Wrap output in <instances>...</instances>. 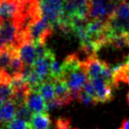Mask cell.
<instances>
[{
	"instance_id": "9a60e30c",
	"label": "cell",
	"mask_w": 129,
	"mask_h": 129,
	"mask_svg": "<svg viewBox=\"0 0 129 129\" xmlns=\"http://www.w3.org/2000/svg\"><path fill=\"white\" fill-rule=\"evenodd\" d=\"M12 95H13V89L11 86V81L5 77L0 81V100L3 103L10 101Z\"/></svg>"
},
{
	"instance_id": "8fae6325",
	"label": "cell",
	"mask_w": 129,
	"mask_h": 129,
	"mask_svg": "<svg viewBox=\"0 0 129 129\" xmlns=\"http://www.w3.org/2000/svg\"><path fill=\"white\" fill-rule=\"evenodd\" d=\"M50 124L51 120L47 112L33 114L29 123L32 129H48L50 127Z\"/></svg>"
},
{
	"instance_id": "cb8c5ba5",
	"label": "cell",
	"mask_w": 129,
	"mask_h": 129,
	"mask_svg": "<svg viewBox=\"0 0 129 129\" xmlns=\"http://www.w3.org/2000/svg\"><path fill=\"white\" fill-rule=\"evenodd\" d=\"M127 1H128V2H129V0H127Z\"/></svg>"
},
{
	"instance_id": "d6986e66",
	"label": "cell",
	"mask_w": 129,
	"mask_h": 129,
	"mask_svg": "<svg viewBox=\"0 0 129 129\" xmlns=\"http://www.w3.org/2000/svg\"><path fill=\"white\" fill-rule=\"evenodd\" d=\"M8 126H9V129H28L29 123L15 118L8 124Z\"/></svg>"
},
{
	"instance_id": "603a6c76",
	"label": "cell",
	"mask_w": 129,
	"mask_h": 129,
	"mask_svg": "<svg viewBox=\"0 0 129 129\" xmlns=\"http://www.w3.org/2000/svg\"><path fill=\"white\" fill-rule=\"evenodd\" d=\"M2 104H3V102L0 100V108H1V106H2Z\"/></svg>"
},
{
	"instance_id": "7402d4cb",
	"label": "cell",
	"mask_w": 129,
	"mask_h": 129,
	"mask_svg": "<svg viewBox=\"0 0 129 129\" xmlns=\"http://www.w3.org/2000/svg\"><path fill=\"white\" fill-rule=\"evenodd\" d=\"M127 103H128V105H129V92H128V94H127Z\"/></svg>"
},
{
	"instance_id": "9c48e42d",
	"label": "cell",
	"mask_w": 129,
	"mask_h": 129,
	"mask_svg": "<svg viewBox=\"0 0 129 129\" xmlns=\"http://www.w3.org/2000/svg\"><path fill=\"white\" fill-rule=\"evenodd\" d=\"M25 105L34 114L46 112V103L38 91H35L32 89L30 90V92L26 98Z\"/></svg>"
},
{
	"instance_id": "44dd1931",
	"label": "cell",
	"mask_w": 129,
	"mask_h": 129,
	"mask_svg": "<svg viewBox=\"0 0 129 129\" xmlns=\"http://www.w3.org/2000/svg\"><path fill=\"white\" fill-rule=\"evenodd\" d=\"M0 129H9V126L7 123H2L0 122Z\"/></svg>"
},
{
	"instance_id": "52a82bcc",
	"label": "cell",
	"mask_w": 129,
	"mask_h": 129,
	"mask_svg": "<svg viewBox=\"0 0 129 129\" xmlns=\"http://www.w3.org/2000/svg\"><path fill=\"white\" fill-rule=\"evenodd\" d=\"M20 0H0V23L15 20L20 10Z\"/></svg>"
},
{
	"instance_id": "3957f363",
	"label": "cell",
	"mask_w": 129,
	"mask_h": 129,
	"mask_svg": "<svg viewBox=\"0 0 129 129\" xmlns=\"http://www.w3.org/2000/svg\"><path fill=\"white\" fill-rule=\"evenodd\" d=\"M22 42L18 35V29L13 20L0 23V48L13 47L19 49Z\"/></svg>"
},
{
	"instance_id": "8992f818",
	"label": "cell",
	"mask_w": 129,
	"mask_h": 129,
	"mask_svg": "<svg viewBox=\"0 0 129 129\" xmlns=\"http://www.w3.org/2000/svg\"><path fill=\"white\" fill-rule=\"evenodd\" d=\"M54 99L57 102L59 108L70 105L75 99V96L71 93L66 83L60 79H53Z\"/></svg>"
},
{
	"instance_id": "7a4b0ae2",
	"label": "cell",
	"mask_w": 129,
	"mask_h": 129,
	"mask_svg": "<svg viewBox=\"0 0 129 129\" xmlns=\"http://www.w3.org/2000/svg\"><path fill=\"white\" fill-rule=\"evenodd\" d=\"M42 18L52 27H57L63 12V0H40Z\"/></svg>"
},
{
	"instance_id": "ac0fdd59",
	"label": "cell",
	"mask_w": 129,
	"mask_h": 129,
	"mask_svg": "<svg viewBox=\"0 0 129 129\" xmlns=\"http://www.w3.org/2000/svg\"><path fill=\"white\" fill-rule=\"evenodd\" d=\"M61 75V64L54 58L50 62V77L52 79H59Z\"/></svg>"
},
{
	"instance_id": "e0dca14e",
	"label": "cell",
	"mask_w": 129,
	"mask_h": 129,
	"mask_svg": "<svg viewBox=\"0 0 129 129\" xmlns=\"http://www.w3.org/2000/svg\"><path fill=\"white\" fill-rule=\"evenodd\" d=\"M77 100H78L80 103H82L83 105H85V106H94V105L97 104V102H96L91 96H89L88 94H86L83 90H81L80 93L78 94Z\"/></svg>"
},
{
	"instance_id": "277c9868",
	"label": "cell",
	"mask_w": 129,
	"mask_h": 129,
	"mask_svg": "<svg viewBox=\"0 0 129 129\" xmlns=\"http://www.w3.org/2000/svg\"><path fill=\"white\" fill-rule=\"evenodd\" d=\"M53 32V27L43 18L32 24L29 28V38L33 43H43L47 41Z\"/></svg>"
},
{
	"instance_id": "7c38bea8",
	"label": "cell",
	"mask_w": 129,
	"mask_h": 129,
	"mask_svg": "<svg viewBox=\"0 0 129 129\" xmlns=\"http://www.w3.org/2000/svg\"><path fill=\"white\" fill-rule=\"evenodd\" d=\"M16 107L17 106L12 101H7L3 103L0 108V122L9 124L14 119Z\"/></svg>"
},
{
	"instance_id": "2e32d148",
	"label": "cell",
	"mask_w": 129,
	"mask_h": 129,
	"mask_svg": "<svg viewBox=\"0 0 129 129\" xmlns=\"http://www.w3.org/2000/svg\"><path fill=\"white\" fill-rule=\"evenodd\" d=\"M15 117L17 119H20V120H23L27 123H30V120L32 118V112L29 110V108L25 104H23V105L16 107Z\"/></svg>"
},
{
	"instance_id": "5b68a950",
	"label": "cell",
	"mask_w": 129,
	"mask_h": 129,
	"mask_svg": "<svg viewBox=\"0 0 129 129\" xmlns=\"http://www.w3.org/2000/svg\"><path fill=\"white\" fill-rule=\"evenodd\" d=\"M96 93L97 103H107L113 99L114 86L102 78H95L90 80Z\"/></svg>"
},
{
	"instance_id": "4fadbf2b",
	"label": "cell",
	"mask_w": 129,
	"mask_h": 129,
	"mask_svg": "<svg viewBox=\"0 0 129 129\" xmlns=\"http://www.w3.org/2000/svg\"><path fill=\"white\" fill-rule=\"evenodd\" d=\"M38 92L44 99L45 103H48L52 100H54V90H53V79L49 78L41 82Z\"/></svg>"
},
{
	"instance_id": "30bf717a",
	"label": "cell",
	"mask_w": 129,
	"mask_h": 129,
	"mask_svg": "<svg viewBox=\"0 0 129 129\" xmlns=\"http://www.w3.org/2000/svg\"><path fill=\"white\" fill-rule=\"evenodd\" d=\"M18 54L24 66H33L37 59L35 45L32 41H25L18 49Z\"/></svg>"
},
{
	"instance_id": "6da1fadb",
	"label": "cell",
	"mask_w": 129,
	"mask_h": 129,
	"mask_svg": "<svg viewBox=\"0 0 129 129\" xmlns=\"http://www.w3.org/2000/svg\"><path fill=\"white\" fill-rule=\"evenodd\" d=\"M95 55L112 72L129 64V33L109 35L97 42Z\"/></svg>"
},
{
	"instance_id": "ffe728a7",
	"label": "cell",
	"mask_w": 129,
	"mask_h": 129,
	"mask_svg": "<svg viewBox=\"0 0 129 129\" xmlns=\"http://www.w3.org/2000/svg\"><path fill=\"white\" fill-rule=\"evenodd\" d=\"M119 129H129V118L124 119L122 121V124H121Z\"/></svg>"
},
{
	"instance_id": "ba28073f",
	"label": "cell",
	"mask_w": 129,
	"mask_h": 129,
	"mask_svg": "<svg viewBox=\"0 0 129 129\" xmlns=\"http://www.w3.org/2000/svg\"><path fill=\"white\" fill-rule=\"evenodd\" d=\"M82 64H83L90 80L95 79V78H101L105 68L107 67L95 54L88 57V59L86 61H84Z\"/></svg>"
},
{
	"instance_id": "5bb4252c",
	"label": "cell",
	"mask_w": 129,
	"mask_h": 129,
	"mask_svg": "<svg viewBox=\"0 0 129 129\" xmlns=\"http://www.w3.org/2000/svg\"><path fill=\"white\" fill-rule=\"evenodd\" d=\"M18 53V50L13 47L0 48V73H3L12 60V57Z\"/></svg>"
}]
</instances>
